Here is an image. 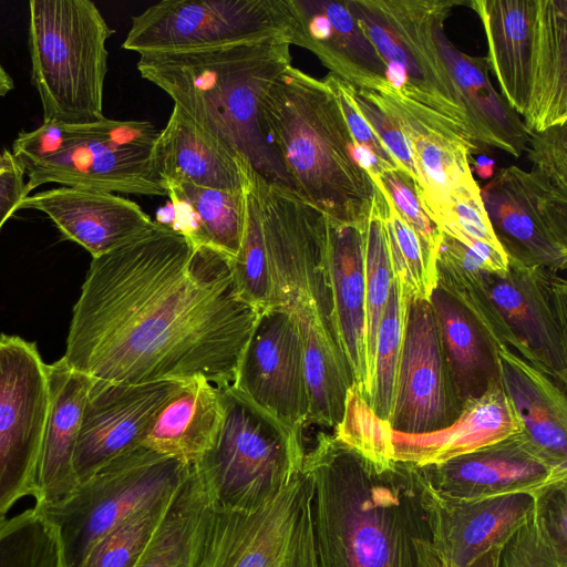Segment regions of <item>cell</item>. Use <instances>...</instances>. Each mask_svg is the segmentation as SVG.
<instances>
[{
  "mask_svg": "<svg viewBox=\"0 0 567 567\" xmlns=\"http://www.w3.org/2000/svg\"><path fill=\"white\" fill-rule=\"evenodd\" d=\"M441 233L458 240L474 252L491 274H503L508 259L493 231L485 210L481 187L473 174L453 189L449 206L434 220Z\"/></svg>",
  "mask_w": 567,
  "mask_h": 567,
  "instance_id": "obj_35",
  "label": "cell"
},
{
  "mask_svg": "<svg viewBox=\"0 0 567 567\" xmlns=\"http://www.w3.org/2000/svg\"><path fill=\"white\" fill-rule=\"evenodd\" d=\"M70 143L66 124L43 122L31 132H21L12 144V155L22 166L35 164L63 152Z\"/></svg>",
  "mask_w": 567,
  "mask_h": 567,
  "instance_id": "obj_48",
  "label": "cell"
},
{
  "mask_svg": "<svg viewBox=\"0 0 567 567\" xmlns=\"http://www.w3.org/2000/svg\"><path fill=\"white\" fill-rule=\"evenodd\" d=\"M323 79L337 94L359 162L367 173L369 175H378L386 171L400 169L391 154L355 109L343 86L342 80L332 73H329Z\"/></svg>",
  "mask_w": 567,
  "mask_h": 567,
  "instance_id": "obj_46",
  "label": "cell"
},
{
  "mask_svg": "<svg viewBox=\"0 0 567 567\" xmlns=\"http://www.w3.org/2000/svg\"><path fill=\"white\" fill-rule=\"evenodd\" d=\"M384 207V198L377 188L364 225L365 342L371 382L377 333L394 281L383 224Z\"/></svg>",
  "mask_w": 567,
  "mask_h": 567,
  "instance_id": "obj_37",
  "label": "cell"
},
{
  "mask_svg": "<svg viewBox=\"0 0 567 567\" xmlns=\"http://www.w3.org/2000/svg\"><path fill=\"white\" fill-rule=\"evenodd\" d=\"M243 175L246 223L239 251L230 260L231 276L239 298L260 312L271 307V276L257 199L244 172Z\"/></svg>",
  "mask_w": 567,
  "mask_h": 567,
  "instance_id": "obj_41",
  "label": "cell"
},
{
  "mask_svg": "<svg viewBox=\"0 0 567 567\" xmlns=\"http://www.w3.org/2000/svg\"><path fill=\"white\" fill-rule=\"evenodd\" d=\"M497 355L499 383L522 431L548 455L567 462L566 388L511 349Z\"/></svg>",
  "mask_w": 567,
  "mask_h": 567,
  "instance_id": "obj_29",
  "label": "cell"
},
{
  "mask_svg": "<svg viewBox=\"0 0 567 567\" xmlns=\"http://www.w3.org/2000/svg\"><path fill=\"white\" fill-rule=\"evenodd\" d=\"M210 503L196 468H192L135 567H192L197 534Z\"/></svg>",
  "mask_w": 567,
  "mask_h": 567,
  "instance_id": "obj_34",
  "label": "cell"
},
{
  "mask_svg": "<svg viewBox=\"0 0 567 567\" xmlns=\"http://www.w3.org/2000/svg\"><path fill=\"white\" fill-rule=\"evenodd\" d=\"M303 470L318 567H449L441 499L422 467L373 462L319 432Z\"/></svg>",
  "mask_w": 567,
  "mask_h": 567,
  "instance_id": "obj_2",
  "label": "cell"
},
{
  "mask_svg": "<svg viewBox=\"0 0 567 567\" xmlns=\"http://www.w3.org/2000/svg\"><path fill=\"white\" fill-rule=\"evenodd\" d=\"M257 199L271 276V307L298 328L309 393V424L334 429L352 378L338 344L326 270L327 217L290 187L261 177L238 156Z\"/></svg>",
  "mask_w": 567,
  "mask_h": 567,
  "instance_id": "obj_3",
  "label": "cell"
},
{
  "mask_svg": "<svg viewBox=\"0 0 567 567\" xmlns=\"http://www.w3.org/2000/svg\"><path fill=\"white\" fill-rule=\"evenodd\" d=\"M230 260L159 224L92 258L63 360L113 383L230 385L259 315L239 298Z\"/></svg>",
  "mask_w": 567,
  "mask_h": 567,
  "instance_id": "obj_1",
  "label": "cell"
},
{
  "mask_svg": "<svg viewBox=\"0 0 567 567\" xmlns=\"http://www.w3.org/2000/svg\"><path fill=\"white\" fill-rule=\"evenodd\" d=\"M1 157H2V153H0V159H1Z\"/></svg>",
  "mask_w": 567,
  "mask_h": 567,
  "instance_id": "obj_54",
  "label": "cell"
},
{
  "mask_svg": "<svg viewBox=\"0 0 567 567\" xmlns=\"http://www.w3.org/2000/svg\"><path fill=\"white\" fill-rule=\"evenodd\" d=\"M498 567H567L550 537L538 505L501 547Z\"/></svg>",
  "mask_w": 567,
  "mask_h": 567,
  "instance_id": "obj_43",
  "label": "cell"
},
{
  "mask_svg": "<svg viewBox=\"0 0 567 567\" xmlns=\"http://www.w3.org/2000/svg\"><path fill=\"white\" fill-rule=\"evenodd\" d=\"M435 41L461 96L472 138L480 147L492 146L519 157L529 133L494 89L487 56L468 55L455 48L445 34L444 21L435 27Z\"/></svg>",
  "mask_w": 567,
  "mask_h": 567,
  "instance_id": "obj_26",
  "label": "cell"
},
{
  "mask_svg": "<svg viewBox=\"0 0 567 567\" xmlns=\"http://www.w3.org/2000/svg\"><path fill=\"white\" fill-rule=\"evenodd\" d=\"M375 94L409 144L419 199L434 223L449 206L455 186L472 175V156L481 147L451 120L390 85Z\"/></svg>",
  "mask_w": 567,
  "mask_h": 567,
  "instance_id": "obj_21",
  "label": "cell"
},
{
  "mask_svg": "<svg viewBox=\"0 0 567 567\" xmlns=\"http://www.w3.org/2000/svg\"><path fill=\"white\" fill-rule=\"evenodd\" d=\"M422 468L441 501H474L516 493L539 496L567 478V462L548 455L522 430Z\"/></svg>",
  "mask_w": 567,
  "mask_h": 567,
  "instance_id": "obj_19",
  "label": "cell"
},
{
  "mask_svg": "<svg viewBox=\"0 0 567 567\" xmlns=\"http://www.w3.org/2000/svg\"><path fill=\"white\" fill-rule=\"evenodd\" d=\"M193 208L203 243L234 259L239 251L246 223V189L223 190L187 182H166Z\"/></svg>",
  "mask_w": 567,
  "mask_h": 567,
  "instance_id": "obj_36",
  "label": "cell"
},
{
  "mask_svg": "<svg viewBox=\"0 0 567 567\" xmlns=\"http://www.w3.org/2000/svg\"><path fill=\"white\" fill-rule=\"evenodd\" d=\"M567 485L558 483L537 498L545 526L559 551L567 556Z\"/></svg>",
  "mask_w": 567,
  "mask_h": 567,
  "instance_id": "obj_49",
  "label": "cell"
},
{
  "mask_svg": "<svg viewBox=\"0 0 567 567\" xmlns=\"http://www.w3.org/2000/svg\"><path fill=\"white\" fill-rule=\"evenodd\" d=\"M464 403L455 388L433 308L409 299L402 355L389 426L427 433L455 422Z\"/></svg>",
  "mask_w": 567,
  "mask_h": 567,
  "instance_id": "obj_17",
  "label": "cell"
},
{
  "mask_svg": "<svg viewBox=\"0 0 567 567\" xmlns=\"http://www.w3.org/2000/svg\"><path fill=\"white\" fill-rule=\"evenodd\" d=\"M525 152L530 171L567 195V123L530 133Z\"/></svg>",
  "mask_w": 567,
  "mask_h": 567,
  "instance_id": "obj_47",
  "label": "cell"
},
{
  "mask_svg": "<svg viewBox=\"0 0 567 567\" xmlns=\"http://www.w3.org/2000/svg\"><path fill=\"white\" fill-rule=\"evenodd\" d=\"M429 301L460 399L465 404L483 396L499 384L495 344L472 313L440 286Z\"/></svg>",
  "mask_w": 567,
  "mask_h": 567,
  "instance_id": "obj_32",
  "label": "cell"
},
{
  "mask_svg": "<svg viewBox=\"0 0 567 567\" xmlns=\"http://www.w3.org/2000/svg\"><path fill=\"white\" fill-rule=\"evenodd\" d=\"M493 231L508 261L564 271L567 195L532 171L502 168L481 188Z\"/></svg>",
  "mask_w": 567,
  "mask_h": 567,
  "instance_id": "obj_16",
  "label": "cell"
},
{
  "mask_svg": "<svg viewBox=\"0 0 567 567\" xmlns=\"http://www.w3.org/2000/svg\"><path fill=\"white\" fill-rule=\"evenodd\" d=\"M175 492L133 514L111 529L94 544L80 567H135L164 517Z\"/></svg>",
  "mask_w": 567,
  "mask_h": 567,
  "instance_id": "obj_42",
  "label": "cell"
},
{
  "mask_svg": "<svg viewBox=\"0 0 567 567\" xmlns=\"http://www.w3.org/2000/svg\"><path fill=\"white\" fill-rule=\"evenodd\" d=\"M14 87L13 80L0 62V97L6 96Z\"/></svg>",
  "mask_w": 567,
  "mask_h": 567,
  "instance_id": "obj_53",
  "label": "cell"
},
{
  "mask_svg": "<svg viewBox=\"0 0 567 567\" xmlns=\"http://www.w3.org/2000/svg\"><path fill=\"white\" fill-rule=\"evenodd\" d=\"M288 35L214 48L140 55L141 76L265 179L289 187L260 118L261 100L291 66Z\"/></svg>",
  "mask_w": 567,
  "mask_h": 567,
  "instance_id": "obj_4",
  "label": "cell"
},
{
  "mask_svg": "<svg viewBox=\"0 0 567 567\" xmlns=\"http://www.w3.org/2000/svg\"><path fill=\"white\" fill-rule=\"evenodd\" d=\"M495 163L492 158L487 156L480 155L474 161V168L478 177L481 178H491L494 175Z\"/></svg>",
  "mask_w": 567,
  "mask_h": 567,
  "instance_id": "obj_52",
  "label": "cell"
},
{
  "mask_svg": "<svg viewBox=\"0 0 567 567\" xmlns=\"http://www.w3.org/2000/svg\"><path fill=\"white\" fill-rule=\"evenodd\" d=\"M408 305V295L394 280L377 333L372 391L368 402L373 413L386 423L394 402Z\"/></svg>",
  "mask_w": 567,
  "mask_h": 567,
  "instance_id": "obj_39",
  "label": "cell"
},
{
  "mask_svg": "<svg viewBox=\"0 0 567 567\" xmlns=\"http://www.w3.org/2000/svg\"><path fill=\"white\" fill-rule=\"evenodd\" d=\"M223 422L193 466L213 506L251 511L276 497L302 470L303 432L276 420L231 384L218 388Z\"/></svg>",
  "mask_w": 567,
  "mask_h": 567,
  "instance_id": "obj_7",
  "label": "cell"
},
{
  "mask_svg": "<svg viewBox=\"0 0 567 567\" xmlns=\"http://www.w3.org/2000/svg\"><path fill=\"white\" fill-rule=\"evenodd\" d=\"M183 382L127 384L92 379L73 458L78 484L141 446L154 417Z\"/></svg>",
  "mask_w": 567,
  "mask_h": 567,
  "instance_id": "obj_20",
  "label": "cell"
},
{
  "mask_svg": "<svg viewBox=\"0 0 567 567\" xmlns=\"http://www.w3.org/2000/svg\"><path fill=\"white\" fill-rule=\"evenodd\" d=\"M502 545L487 550L486 553L477 557L467 567H498V559Z\"/></svg>",
  "mask_w": 567,
  "mask_h": 567,
  "instance_id": "obj_51",
  "label": "cell"
},
{
  "mask_svg": "<svg viewBox=\"0 0 567 567\" xmlns=\"http://www.w3.org/2000/svg\"><path fill=\"white\" fill-rule=\"evenodd\" d=\"M326 270L338 344L352 386L368 403L372 382L367 358L364 226L327 218Z\"/></svg>",
  "mask_w": 567,
  "mask_h": 567,
  "instance_id": "obj_24",
  "label": "cell"
},
{
  "mask_svg": "<svg viewBox=\"0 0 567 567\" xmlns=\"http://www.w3.org/2000/svg\"><path fill=\"white\" fill-rule=\"evenodd\" d=\"M369 176L381 184L401 218L417 236L426 255L436 262L441 231L423 209L414 181L401 169Z\"/></svg>",
  "mask_w": 567,
  "mask_h": 567,
  "instance_id": "obj_44",
  "label": "cell"
},
{
  "mask_svg": "<svg viewBox=\"0 0 567 567\" xmlns=\"http://www.w3.org/2000/svg\"><path fill=\"white\" fill-rule=\"evenodd\" d=\"M291 45L313 53L343 81L381 92L390 84L386 65L361 29L347 0H285Z\"/></svg>",
  "mask_w": 567,
  "mask_h": 567,
  "instance_id": "obj_22",
  "label": "cell"
},
{
  "mask_svg": "<svg viewBox=\"0 0 567 567\" xmlns=\"http://www.w3.org/2000/svg\"><path fill=\"white\" fill-rule=\"evenodd\" d=\"M311 483L302 470L272 499L251 511L208 504L192 567H318Z\"/></svg>",
  "mask_w": 567,
  "mask_h": 567,
  "instance_id": "obj_9",
  "label": "cell"
},
{
  "mask_svg": "<svg viewBox=\"0 0 567 567\" xmlns=\"http://www.w3.org/2000/svg\"><path fill=\"white\" fill-rule=\"evenodd\" d=\"M0 567H65L55 527L34 507L0 518Z\"/></svg>",
  "mask_w": 567,
  "mask_h": 567,
  "instance_id": "obj_40",
  "label": "cell"
},
{
  "mask_svg": "<svg viewBox=\"0 0 567 567\" xmlns=\"http://www.w3.org/2000/svg\"><path fill=\"white\" fill-rule=\"evenodd\" d=\"M484 280L507 331L511 350L566 388L565 278L545 267L508 261L505 272H485Z\"/></svg>",
  "mask_w": 567,
  "mask_h": 567,
  "instance_id": "obj_15",
  "label": "cell"
},
{
  "mask_svg": "<svg viewBox=\"0 0 567 567\" xmlns=\"http://www.w3.org/2000/svg\"><path fill=\"white\" fill-rule=\"evenodd\" d=\"M231 386L281 423L303 432L310 402L303 350L293 320L282 310H261Z\"/></svg>",
  "mask_w": 567,
  "mask_h": 567,
  "instance_id": "obj_18",
  "label": "cell"
},
{
  "mask_svg": "<svg viewBox=\"0 0 567 567\" xmlns=\"http://www.w3.org/2000/svg\"><path fill=\"white\" fill-rule=\"evenodd\" d=\"M24 175L21 163L12 153L4 151L0 159V229L27 197Z\"/></svg>",
  "mask_w": 567,
  "mask_h": 567,
  "instance_id": "obj_50",
  "label": "cell"
},
{
  "mask_svg": "<svg viewBox=\"0 0 567 567\" xmlns=\"http://www.w3.org/2000/svg\"><path fill=\"white\" fill-rule=\"evenodd\" d=\"M50 402L38 470L34 508L59 506L75 491L73 458L92 379L61 358L47 364Z\"/></svg>",
  "mask_w": 567,
  "mask_h": 567,
  "instance_id": "obj_25",
  "label": "cell"
},
{
  "mask_svg": "<svg viewBox=\"0 0 567 567\" xmlns=\"http://www.w3.org/2000/svg\"><path fill=\"white\" fill-rule=\"evenodd\" d=\"M537 498L516 493L474 501H441L449 567H467L504 544L525 522Z\"/></svg>",
  "mask_w": 567,
  "mask_h": 567,
  "instance_id": "obj_31",
  "label": "cell"
},
{
  "mask_svg": "<svg viewBox=\"0 0 567 567\" xmlns=\"http://www.w3.org/2000/svg\"><path fill=\"white\" fill-rule=\"evenodd\" d=\"M50 390L37 346L0 336V518L37 495Z\"/></svg>",
  "mask_w": 567,
  "mask_h": 567,
  "instance_id": "obj_14",
  "label": "cell"
},
{
  "mask_svg": "<svg viewBox=\"0 0 567 567\" xmlns=\"http://www.w3.org/2000/svg\"><path fill=\"white\" fill-rule=\"evenodd\" d=\"M29 14L32 82L43 122L103 120L106 42L114 30L90 0H32Z\"/></svg>",
  "mask_w": 567,
  "mask_h": 567,
  "instance_id": "obj_6",
  "label": "cell"
},
{
  "mask_svg": "<svg viewBox=\"0 0 567 567\" xmlns=\"http://www.w3.org/2000/svg\"><path fill=\"white\" fill-rule=\"evenodd\" d=\"M385 202L383 224L393 278L409 299L429 300L437 286L436 262L401 218L380 183L372 179Z\"/></svg>",
  "mask_w": 567,
  "mask_h": 567,
  "instance_id": "obj_38",
  "label": "cell"
},
{
  "mask_svg": "<svg viewBox=\"0 0 567 567\" xmlns=\"http://www.w3.org/2000/svg\"><path fill=\"white\" fill-rule=\"evenodd\" d=\"M49 216L61 234L92 258L151 231L156 223L135 202L113 193L62 186L24 197L18 209Z\"/></svg>",
  "mask_w": 567,
  "mask_h": 567,
  "instance_id": "obj_23",
  "label": "cell"
},
{
  "mask_svg": "<svg viewBox=\"0 0 567 567\" xmlns=\"http://www.w3.org/2000/svg\"><path fill=\"white\" fill-rule=\"evenodd\" d=\"M221 422L219 389L196 377L184 381L161 408L142 445L194 465L213 446Z\"/></svg>",
  "mask_w": 567,
  "mask_h": 567,
  "instance_id": "obj_30",
  "label": "cell"
},
{
  "mask_svg": "<svg viewBox=\"0 0 567 567\" xmlns=\"http://www.w3.org/2000/svg\"><path fill=\"white\" fill-rule=\"evenodd\" d=\"M334 435L377 463L399 461L419 467L436 465L495 443L522 430L501 383L464 404L451 425L427 433H402L379 419L350 388Z\"/></svg>",
  "mask_w": 567,
  "mask_h": 567,
  "instance_id": "obj_11",
  "label": "cell"
},
{
  "mask_svg": "<svg viewBox=\"0 0 567 567\" xmlns=\"http://www.w3.org/2000/svg\"><path fill=\"white\" fill-rule=\"evenodd\" d=\"M567 123V0H536V42L524 124L528 133Z\"/></svg>",
  "mask_w": 567,
  "mask_h": 567,
  "instance_id": "obj_33",
  "label": "cell"
},
{
  "mask_svg": "<svg viewBox=\"0 0 567 567\" xmlns=\"http://www.w3.org/2000/svg\"><path fill=\"white\" fill-rule=\"evenodd\" d=\"M69 146L43 162L23 166L25 195L47 183L107 193L164 196L155 166L159 130L150 121L104 117L66 125Z\"/></svg>",
  "mask_w": 567,
  "mask_h": 567,
  "instance_id": "obj_12",
  "label": "cell"
},
{
  "mask_svg": "<svg viewBox=\"0 0 567 567\" xmlns=\"http://www.w3.org/2000/svg\"><path fill=\"white\" fill-rule=\"evenodd\" d=\"M260 118L289 187L329 220L364 226L377 187L330 84L291 65L262 97Z\"/></svg>",
  "mask_w": 567,
  "mask_h": 567,
  "instance_id": "obj_5",
  "label": "cell"
},
{
  "mask_svg": "<svg viewBox=\"0 0 567 567\" xmlns=\"http://www.w3.org/2000/svg\"><path fill=\"white\" fill-rule=\"evenodd\" d=\"M342 82L358 112L391 154L399 168L408 174L416 185L417 174L409 144L398 123L383 106L375 92L357 87L343 80Z\"/></svg>",
  "mask_w": 567,
  "mask_h": 567,
  "instance_id": "obj_45",
  "label": "cell"
},
{
  "mask_svg": "<svg viewBox=\"0 0 567 567\" xmlns=\"http://www.w3.org/2000/svg\"><path fill=\"white\" fill-rule=\"evenodd\" d=\"M467 6L482 22L501 94L524 117L532 86L536 0H472Z\"/></svg>",
  "mask_w": 567,
  "mask_h": 567,
  "instance_id": "obj_27",
  "label": "cell"
},
{
  "mask_svg": "<svg viewBox=\"0 0 567 567\" xmlns=\"http://www.w3.org/2000/svg\"><path fill=\"white\" fill-rule=\"evenodd\" d=\"M347 2L384 61L390 86L447 117L471 136L461 96L435 41L436 24L445 21L455 7L467 4V1Z\"/></svg>",
  "mask_w": 567,
  "mask_h": 567,
  "instance_id": "obj_8",
  "label": "cell"
},
{
  "mask_svg": "<svg viewBox=\"0 0 567 567\" xmlns=\"http://www.w3.org/2000/svg\"><path fill=\"white\" fill-rule=\"evenodd\" d=\"M285 0H162L133 16L122 48L138 55L288 35Z\"/></svg>",
  "mask_w": 567,
  "mask_h": 567,
  "instance_id": "obj_13",
  "label": "cell"
},
{
  "mask_svg": "<svg viewBox=\"0 0 567 567\" xmlns=\"http://www.w3.org/2000/svg\"><path fill=\"white\" fill-rule=\"evenodd\" d=\"M155 166L162 184L187 182L223 190L245 186L237 154L175 105L155 144Z\"/></svg>",
  "mask_w": 567,
  "mask_h": 567,
  "instance_id": "obj_28",
  "label": "cell"
},
{
  "mask_svg": "<svg viewBox=\"0 0 567 567\" xmlns=\"http://www.w3.org/2000/svg\"><path fill=\"white\" fill-rule=\"evenodd\" d=\"M190 468L141 445L79 483L65 502L41 512L56 529L65 567H80L96 542L174 493Z\"/></svg>",
  "mask_w": 567,
  "mask_h": 567,
  "instance_id": "obj_10",
  "label": "cell"
}]
</instances>
